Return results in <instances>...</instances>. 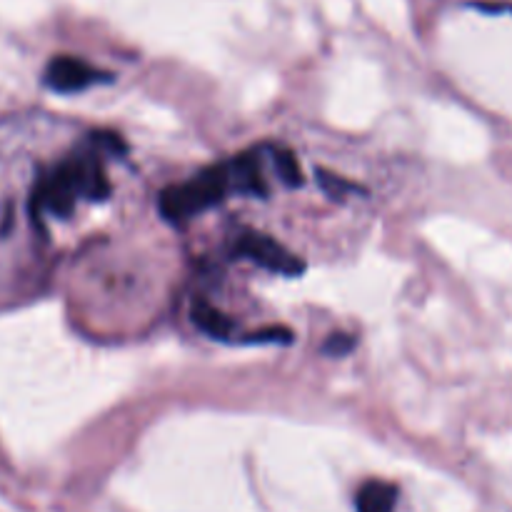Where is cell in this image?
I'll use <instances>...</instances> for the list:
<instances>
[{
    "mask_svg": "<svg viewBox=\"0 0 512 512\" xmlns=\"http://www.w3.org/2000/svg\"><path fill=\"white\" fill-rule=\"evenodd\" d=\"M110 195L108 175H105L103 163L95 155H78L60 163L58 168L50 170L38 183L33 195V203L38 205V213L45 210L58 218H68L75 210L78 198L85 200H105Z\"/></svg>",
    "mask_w": 512,
    "mask_h": 512,
    "instance_id": "obj_1",
    "label": "cell"
},
{
    "mask_svg": "<svg viewBox=\"0 0 512 512\" xmlns=\"http://www.w3.org/2000/svg\"><path fill=\"white\" fill-rule=\"evenodd\" d=\"M230 190H233L230 165H213V168L203 170L200 175L190 178L188 183H180L163 190L158 200L160 215L165 220H170V223H185V220L195 218L203 210L223 203Z\"/></svg>",
    "mask_w": 512,
    "mask_h": 512,
    "instance_id": "obj_2",
    "label": "cell"
},
{
    "mask_svg": "<svg viewBox=\"0 0 512 512\" xmlns=\"http://www.w3.org/2000/svg\"><path fill=\"white\" fill-rule=\"evenodd\" d=\"M235 253L253 260L255 265L270 270V273L288 275V278H295V275H300L305 270V263L298 255L290 253L285 245H280L270 235L255 233V230H248V233L240 235L238 243H235Z\"/></svg>",
    "mask_w": 512,
    "mask_h": 512,
    "instance_id": "obj_3",
    "label": "cell"
},
{
    "mask_svg": "<svg viewBox=\"0 0 512 512\" xmlns=\"http://www.w3.org/2000/svg\"><path fill=\"white\" fill-rule=\"evenodd\" d=\"M43 80L50 90H55V93L70 95L80 93V90L90 88V85L110 83L113 75L103 73V70L93 68L90 63L73 58V55H55V58L45 65Z\"/></svg>",
    "mask_w": 512,
    "mask_h": 512,
    "instance_id": "obj_4",
    "label": "cell"
},
{
    "mask_svg": "<svg viewBox=\"0 0 512 512\" xmlns=\"http://www.w3.org/2000/svg\"><path fill=\"white\" fill-rule=\"evenodd\" d=\"M230 175H233V190L250 195H265L268 185H265L263 173H260V158L258 155H238L230 160Z\"/></svg>",
    "mask_w": 512,
    "mask_h": 512,
    "instance_id": "obj_5",
    "label": "cell"
},
{
    "mask_svg": "<svg viewBox=\"0 0 512 512\" xmlns=\"http://www.w3.org/2000/svg\"><path fill=\"white\" fill-rule=\"evenodd\" d=\"M395 503H398V488L383 480H370L355 495L358 512H393Z\"/></svg>",
    "mask_w": 512,
    "mask_h": 512,
    "instance_id": "obj_6",
    "label": "cell"
},
{
    "mask_svg": "<svg viewBox=\"0 0 512 512\" xmlns=\"http://www.w3.org/2000/svg\"><path fill=\"white\" fill-rule=\"evenodd\" d=\"M190 315H193V323L198 325L205 335H210V338L215 340H228L235 330L233 320L225 313H220L218 308H213L210 303H205V300H198V303L193 305V310H190Z\"/></svg>",
    "mask_w": 512,
    "mask_h": 512,
    "instance_id": "obj_7",
    "label": "cell"
},
{
    "mask_svg": "<svg viewBox=\"0 0 512 512\" xmlns=\"http://www.w3.org/2000/svg\"><path fill=\"white\" fill-rule=\"evenodd\" d=\"M273 158H275V168H278L280 180H283L285 185H290V188L303 185V170H300L298 158H295L290 150H275Z\"/></svg>",
    "mask_w": 512,
    "mask_h": 512,
    "instance_id": "obj_8",
    "label": "cell"
},
{
    "mask_svg": "<svg viewBox=\"0 0 512 512\" xmlns=\"http://www.w3.org/2000/svg\"><path fill=\"white\" fill-rule=\"evenodd\" d=\"M318 180H320V188H323L333 200H343L348 193H358L360 190L355 183L340 178V175L328 173V170H318Z\"/></svg>",
    "mask_w": 512,
    "mask_h": 512,
    "instance_id": "obj_9",
    "label": "cell"
},
{
    "mask_svg": "<svg viewBox=\"0 0 512 512\" xmlns=\"http://www.w3.org/2000/svg\"><path fill=\"white\" fill-rule=\"evenodd\" d=\"M355 348V338L353 335H345V333H335L325 340L323 345V353L330 355V358H345L348 353H353Z\"/></svg>",
    "mask_w": 512,
    "mask_h": 512,
    "instance_id": "obj_10",
    "label": "cell"
}]
</instances>
